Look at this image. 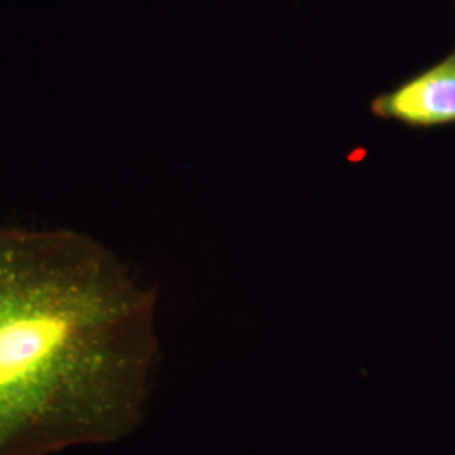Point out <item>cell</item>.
<instances>
[{
    "instance_id": "1",
    "label": "cell",
    "mask_w": 455,
    "mask_h": 455,
    "mask_svg": "<svg viewBox=\"0 0 455 455\" xmlns=\"http://www.w3.org/2000/svg\"><path fill=\"white\" fill-rule=\"evenodd\" d=\"M154 309L95 238L0 227V455L132 435L159 355Z\"/></svg>"
},
{
    "instance_id": "2",
    "label": "cell",
    "mask_w": 455,
    "mask_h": 455,
    "mask_svg": "<svg viewBox=\"0 0 455 455\" xmlns=\"http://www.w3.org/2000/svg\"><path fill=\"white\" fill-rule=\"evenodd\" d=\"M376 112L411 125L455 122V52L388 97L378 100Z\"/></svg>"
}]
</instances>
